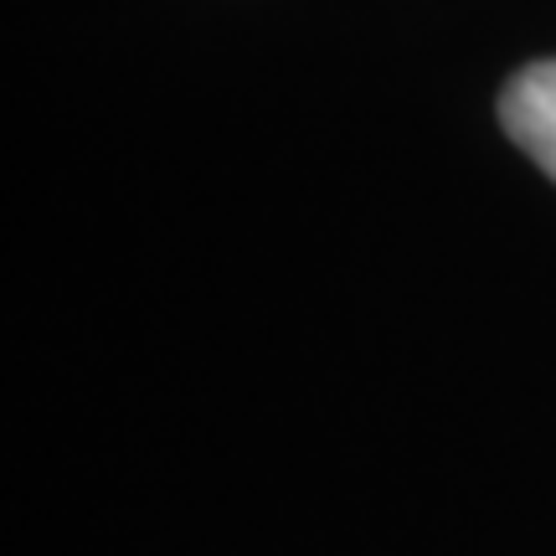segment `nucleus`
I'll list each match as a JSON object with an SVG mask.
<instances>
[{
    "label": "nucleus",
    "instance_id": "1",
    "mask_svg": "<svg viewBox=\"0 0 556 556\" xmlns=\"http://www.w3.org/2000/svg\"><path fill=\"white\" fill-rule=\"evenodd\" d=\"M500 124L556 180V58L520 67L500 93Z\"/></svg>",
    "mask_w": 556,
    "mask_h": 556
}]
</instances>
